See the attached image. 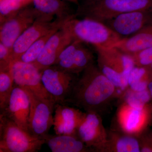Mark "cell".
Wrapping results in <instances>:
<instances>
[{"label": "cell", "mask_w": 152, "mask_h": 152, "mask_svg": "<svg viewBox=\"0 0 152 152\" xmlns=\"http://www.w3.org/2000/svg\"><path fill=\"white\" fill-rule=\"evenodd\" d=\"M118 96L117 88L99 67L92 64L83 71L66 104L102 115Z\"/></svg>", "instance_id": "1"}, {"label": "cell", "mask_w": 152, "mask_h": 152, "mask_svg": "<svg viewBox=\"0 0 152 152\" xmlns=\"http://www.w3.org/2000/svg\"><path fill=\"white\" fill-rule=\"evenodd\" d=\"M136 11L152 12V0H97L82 4L75 15L104 23L121 14Z\"/></svg>", "instance_id": "2"}, {"label": "cell", "mask_w": 152, "mask_h": 152, "mask_svg": "<svg viewBox=\"0 0 152 152\" xmlns=\"http://www.w3.org/2000/svg\"><path fill=\"white\" fill-rule=\"evenodd\" d=\"M97 53L98 67L120 93L129 87V76L135 66L129 55L115 47H95Z\"/></svg>", "instance_id": "3"}, {"label": "cell", "mask_w": 152, "mask_h": 152, "mask_svg": "<svg viewBox=\"0 0 152 152\" xmlns=\"http://www.w3.org/2000/svg\"><path fill=\"white\" fill-rule=\"evenodd\" d=\"M74 40L88 43L95 47H114L123 39L102 22L93 19H76L75 15L64 24Z\"/></svg>", "instance_id": "4"}, {"label": "cell", "mask_w": 152, "mask_h": 152, "mask_svg": "<svg viewBox=\"0 0 152 152\" xmlns=\"http://www.w3.org/2000/svg\"><path fill=\"white\" fill-rule=\"evenodd\" d=\"M44 144L43 139L33 135L0 113V152H36Z\"/></svg>", "instance_id": "5"}, {"label": "cell", "mask_w": 152, "mask_h": 152, "mask_svg": "<svg viewBox=\"0 0 152 152\" xmlns=\"http://www.w3.org/2000/svg\"><path fill=\"white\" fill-rule=\"evenodd\" d=\"M41 76L44 87L56 104H66L78 79L76 75L54 65L41 71Z\"/></svg>", "instance_id": "6"}, {"label": "cell", "mask_w": 152, "mask_h": 152, "mask_svg": "<svg viewBox=\"0 0 152 152\" xmlns=\"http://www.w3.org/2000/svg\"><path fill=\"white\" fill-rule=\"evenodd\" d=\"M150 102L144 108H134L122 103L116 117L118 131L138 138L146 132L152 122V104Z\"/></svg>", "instance_id": "7"}, {"label": "cell", "mask_w": 152, "mask_h": 152, "mask_svg": "<svg viewBox=\"0 0 152 152\" xmlns=\"http://www.w3.org/2000/svg\"><path fill=\"white\" fill-rule=\"evenodd\" d=\"M24 89L30 98L29 132L33 135L42 139L49 134L50 129L53 126V114L56 102L39 97L29 90Z\"/></svg>", "instance_id": "8"}, {"label": "cell", "mask_w": 152, "mask_h": 152, "mask_svg": "<svg viewBox=\"0 0 152 152\" xmlns=\"http://www.w3.org/2000/svg\"><path fill=\"white\" fill-rule=\"evenodd\" d=\"M74 15L68 18L56 19L54 20L38 18L31 26L19 36L13 45L11 49L12 64L17 61L21 55L36 41L50 33L59 29L68 19Z\"/></svg>", "instance_id": "9"}, {"label": "cell", "mask_w": 152, "mask_h": 152, "mask_svg": "<svg viewBox=\"0 0 152 152\" xmlns=\"http://www.w3.org/2000/svg\"><path fill=\"white\" fill-rule=\"evenodd\" d=\"M77 135L93 152L104 151L107 142L108 132L104 127L100 114L85 112L77 129Z\"/></svg>", "instance_id": "10"}, {"label": "cell", "mask_w": 152, "mask_h": 152, "mask_svg": "<svg viewBox=\"0 0 152 152\" xmlns=\"http://www.w3.org/2000/svg\"><path fill=\"white\" fill-rule=\"evenodd\" d=\"M39 18L34 7H25L1 24L0 43L10 49L19 36Z\"/></svg>", "instance_id": "11"}, {"label": "cell", "mask_w": 152, "mask_h": 152, "mask_svg": "<svg viewBox=\"0 0 152 152\" xmlns=\"http://www.w3.org/2000/svg\"><path fill=\"white\" fill-rule=\"evenodd\" d=\"M10 71L15 84L29 90L39 97L55 102L42 83L40 71L33 63L17 61L12 64Z\"/></svg>", "instance_id": "12"}, {"label": "cell", "mask_w": 152, "mask_h": 152, "mask_svg": "<svg viewBox=\"0 0 152 152\" xmlns=\"http://www.w3.org/2000/svg\"><path fill=\"white\" fill-rule=\"evenodd\" d=\"M74 40L70 32L63 26L51 36L40 55L33 64L40 72L53 66L60 53Z\"/></svg>", "instance_id": "13"}, {"label": "cell", "mask_w": 152, "mask_h": 152, "mask_svg": "<svg viewBox=\"0 0 152 152\" xmlns=\"http://www.w3.org/2000/svg\"><path fill=\"white\" fill-rule=\"evenodd\" d=\"M30 112V98L27 92L21 87L15 84L4 114L20 127L29 132L28 121Z\"/></svg>", "instance_id": "14"}, {"label": "cell", "mask_w": 152, "mask_h": 152, "mask_svg": "<svg viewBox=\"0 0 152 152\" xmlns=\"http://www.w3.org/2000/svg\"><path fill=\"white\" fill-rule=\"evenodd\" d=\"M152 21V12L136 11L121 14L104 23L123 36H132Z\"/></svg>", "instance_id": "15"}, {"label": "cell", "mask_w": 152, "mask_h": 152, "mask_svg": "<svg viewBox=\"0 0 152 152\" xmlns=\"http://www.w3.org/2000/svg\"><path fill=\"white\" fill-rule=\"evenodd\" d=\"M54 112L53 126L56 134L77 135V129L84 113L62 104H56Z\"/></svg>", "instance_id": "16"}, {"label": "cell", "mask_w": 152, "mask_h": 152, "mask_svg": "<svg viewBox=\"0 0 152 152\" xmlns=\"http://www.w3.org/2000/svg\"><path fill=\"white\" fill-rule=\"evenodd\" d=\"M42 139L53 152H93L77 135L48 134Z\"/></svg>", "instance_id": "17"}, {"label": "cell", "mask_w": 152, "mask_h": 152, "mask_svg": "<svg viewBox=\"0 0 152 152\" xmlns=\"http://www.w3.org/2000/svg\"><path fill=\"white\" fill-rule=\"evenodd\" d=\"M115 47L127 55L152 47V21L130 37L123 39Z\"/></svg>", "instance_id": "18"}, {"label": "cell", "mask_w": 152, "mask_h": 152, "mask_svg": "<svg viewBox=\"0 0 152 152\" xmlns=\"http://www.w3.org/2000/svg\"><path fill=\"white\" fill-rule=\"evenodd\" d=\"M104 152H141L139 139L117 130L108 132L107 142Z\"/></svg>", "instance_id": "19"}, {"label": "cell", "mask_w": 152, "mask_h": 152, "mask_svg": "<svg viewBox=\"0 0 152 152\" xmlns=\"http://www.w3.org/2000/svg\"><path fill=\"white\" fill-rule=\"evenodd\" d=\"M34 8L39 18L53 20L56 19H66L74 14H71L65 3L61 0H33Z\"/></svg>", "instance_id": "20"}, {"label": "cell", "mask_w": 152, "mask_h": 152, "mask_svg": "<svg viewBox=\"0 0 152 152\" xmlns=\"http://www.w3.org/2000/svg\"><path fill=\"white\" fill-rule=\"evenodd\" d=\"M94 55L88 49L79 45L71 56L68 64V71L70 73L77 75L83 72L93 63Z\"/></svg>", "instance_id": "21"}, {"label": "cell", "mask_w": 152, "mask_h": 152, "mask_svg": "<svg viewBox=\"0 0 152 152\" xmlns=\"http://www.w3.org/2000/svg\"><path fill=\"white\" fill-rule=\"evenodd\" d=\"M122 103L138 109L144 108L152 99L148 88L140 91H133L128 87L120 96Z\"/></svg>", "instance_id": "22"}, {"label": "cell", "mask_w": 152, "mask_h": 152, "mask_svg": "<svg viewBox=\"0 0 152 152\" xmlns=\"http://www.w3.org/2000/svg\"><path fill=\"white\" fill-rule=\"evenodd\" d=\"M152 81L145 66H135L129 76V88L137 91H144L148 88L149 83Z\"/></svg>", "instance_id": "23"}, {"label": "cell", "mask_w": 152, "mask_h": 152, "mask_svg": "<svg viewBox=\"0 0 152 152\" xmlns=\"http://www.w3.org/2000/svg\"><path fill=\"white\" fill-rule=\"evenodd\" d=\"M15 86L10 71H0V111H4L8 104Z\"/></svg>", "instance_id": "24"}, {"label": "cell", "mask_w": 152, "mask_h": 152, "mask_svg": "<svg viewBox=\"0 0 152 152\" xmlns=\"http://www.w3.org/2000/svg\"><path fill=\"white\" fill-rule=\"evenodd\" d=\"M56 31L50 33L36 41L21 55L17 61L26 63L34 62L40 55L47 42Z\"/></svg>", "instance_id": "25"}, {"label": "cell", "mask_w": 152, "mask_h": 152, "mask_svg": "<svg viewBox=\"0 0 152 152\" xmlns=\"http://www.w3.org/2000/svg\"><path fill=\"white\" fill-rule=\"evenodd\" d=\"M28 5L26 0H0V23Z\"/></svg>", "instance_id": "26"}, {"label": "cell", "mask_w": 152, "mask_h": 152, "mask_svg": "<svg viewBox=\"0 0 152 152\" xmlns=\"http://www.w3.org/2000/svg\"><path fill=\"white\" fill-rule=\"evenodd\" d=\"M129 55L132 57L137 66H146L152 64V47Z\"/></svg>", "instance_id": "27"}, {"label": "cell", "mask_w": 152, "mask_h": 152, "mask_svg": "<svg viewBox=\"0 0 152 152\" xmlns=\"http://www.w3.org/2000/svg\"><path fill=\"white\" fill-rule=\"evenodd\" d=\"M12 65L11 50L0 43V71H9Z\"/></svg>", "instance_id": "28"}, {"label": "cell", "mask_w": 152, "mask_h": 152, "mask_svg": "<svg viewBox=\"0 0 152 152\" xmlns=\"http://www.w3.org/2000/svg\"><path fill=\"white\" fill-rule=\"evenodd\" d=\"M141 152H152V131L145 132L138 138Z\"/></svg>", "instance_id": "29"}, {"label": "cell", "mask_w": 152, "mask_h": 152, "mask_svg": "<svg viewBox=\"0 0 152 152\" xmlns=\"http://www.w3.org/2000/svg\"><path fill=\"white\" fill-rule=\"evenodd\" d=\"M145 67L146 68H147L148 72L150 76H151V77L152 79V64L146 66Z\"/></svg>", "instance_id": "30"}, {"label": "cell", "mask_w": 152, "mask_h": 152, "mask_svg": "<svg viewBox=\"0 0 152 152\" xmlns=\"http://www.w3.org/2000/svg\"><path fill=\"white\" fill-rule=\"evenodd\" d=\"M148 89L149 91L152 99V81L150 82L148 86Z\"/></svg>", "instance_id": "31"}, {"label": "cell", "mask_w": 152, "mask_h": 152, "mask_svg": "<svg viewBox=\"0 0 152 152\" xmlns=\"http://www.w3.org/2000/svg\"><path fill=\"white\" fill-rule=\"evenodd\" d=\"M96 1H97V0H82V1H83L82 4H87V3L92 2Z\"/></svg>", "instance_id": "32"}, {"label": "cell", "mask_w": 152, "mask_h": 152, "mask_svg": "<svg viewBox=\"0 0 152 152\" xmlns=\"http://www.w3.org/2000/svg\"><path fill=\"white\" fill-rule=\"evenodd\" d=\"M68 1H71L75 2H76L77 1V0H68Z\"/></svg>", "instance_id": "33"}]
</instances>
